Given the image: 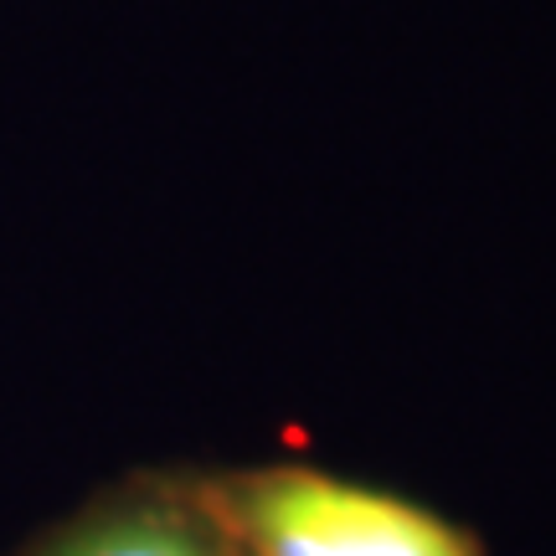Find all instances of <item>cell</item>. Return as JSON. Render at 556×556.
Returning <instances> with one entry per match:
<instances>
[{
	"mask_svg": "<svg viewBox=\"0 0 556 556\" xmlns=\"http://www.w3.org/2000/svg\"><path fill=\"white\" fill-rule=\"evenodd\" d=\"M242 536L258 556H469L413 505L319 475H268L242 495Z\"/></svg>",
	"mask_w": 556,
	"mask_h": 556,
	"instance_id": "1",
	"label": "cell"
},
{
	"mask_svg": "<svg viewBox=\"0 0 556 556\" xmlns=\"http://www.w3.org/2000/svg\"><path fill=\"white\" fill-rule=\"evenodd\" d=\"M62 556H201L197 541L165 526V520H124V526H109L99 536L78 541L73 552Z\"/></svg>",
	"mask_w": 556,
	"mask_h": 556,
	"instance_id": "2",
	"label": "cell"
}]
</instances>
